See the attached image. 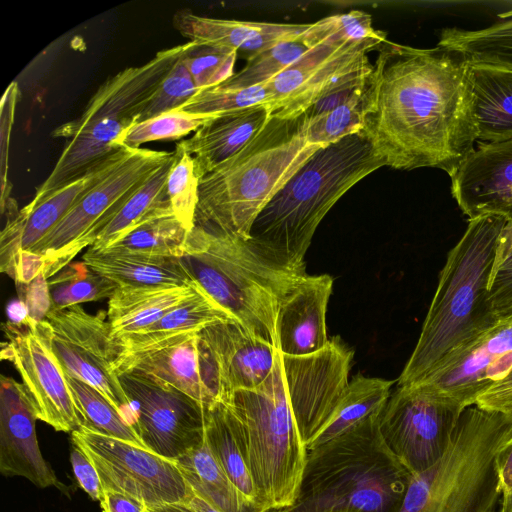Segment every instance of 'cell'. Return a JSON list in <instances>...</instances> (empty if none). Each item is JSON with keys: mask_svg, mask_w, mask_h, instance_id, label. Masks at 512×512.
Masks as SVG:
<instances>
[{"mask_svg": "<svg viewBox=\"0 0 512 512\" xmlns=\"http://www.w3.org/2000/svg\"><path fill=\"white\" fill-rule=\"evenodd\" d=\"M362 118L361 132L386 166L450 175L478 142L468 61L387 40L365 85Z\"/></svg>", "mask_w": 512, "mask_h": 512, "instance_id": "cell-1", "label": "cell"}, {"mask_svg": "<svg viewBox=\"0 0 512 512\" xmlns=\"http://www.w3.org/2000/svg\"><path fill=\"white\" fill-rule=\"evenodd\" d=\"M383 166L362 132L319 148L258 214L248 241L273 262L305 270L304 257L322 219L349 189Z\"/></svg>", "mask_w": 512, "mask_h": 512, "instance_id": "cell-2", "label": "cell"}, {"mask_svg": "<svg viewBox=\"0 0 512 512\" xmlns=\"http://www.w3.org/2000/svg\"><path fill=\"white\" fill-rule=\"evenodd\" d=\"M506 219H471L449 251L416 346L398 378V386L420 382L448 354L497 321L488 290L497 245Z\"/></svg>", "mask_w": 512, "mask_h": 512, "instance_id": "cell-3", "label": "cell"}, {"mask_svg": "<svg viewBox=\"0 0 512 512\" xmlns=\"http://www.w3.org/2000/svg\"><path fill=\"white\" fill-rule=\"evenodd\" d=\"M379 416L308 449L297 499L280 511L399 512L413 475L385 444Z\"/></svg>", "mask_w": 512, "mask_h": 512, "instance_id": "cell-4", "label": "cell"}, {"mask_svg": "<svg viewBox=\"0 0 512 512\" xmlns=\"http://www.w3.org/2000/svg\"><path fill=\"white\" fill-rule=\"evenodd\" d=\"M321 147L306 140L301 116L271 117L242 150L200 178L195 225L249 240L258 214Z\"/></svg>", "mask_w": 512, "mask_h": 512, "instance_id": "cell-5", "label": "cell"}, {"mask_svg": "<svg viewBox=\"0 0 512 512\" xmlns=\"http://www.w3.org/2000/svg\"><path fill=\"white\" fill-rule=\"evenodd\" d=\"M180 261L192 281L251 334L276 348L280 304L306 273L285 268L248 241L195 225Z\"/></svg>", "mask_w": 512, "mask_h": 512, "instance_id": "cell-6", "label": "cell"}, {"mask_svg": "<svg viewBox=\"0 0 512 512\" xmlns=\"http://www.w3.org/2000/svg\"><path fill=\"white\" fill-rule=\"evenodd\" d=\"M185 48L186 43L161 50L148 62L118 72L98 88L80 117L56 128L53 137L65 138L66 145L29 204L109 161L120 150V136L138 121Z\"/></svg>", "mask_w": 512, "mask_h": 512, "instance_id": "cell-7", "label": "cell"}, {"mask_svg": "<svg viewBox=\"0 0 512 512\" xmlns=\"http://www.w3.org/2000/svg\"><path fill=\"white\" fill-rule=\"evenodd\" d=\"M511 435V415L467 407L444 456L413 475L399 512L494 511L501 498L496 456Z\"/></svg>", "mask_w": 512, "mask_h": 512, "instance_id": "cell-8", "label": "cell"}, {"mask_svg": "<svg viewBox=\"0 0 512 512\" xmlns=\"http://www.w3.org/2000/svg\"><path fill=\"white\" fill-rule=\"evenodd\" d=\"M238 417L261 512H277L297 499L307 448L286 392L279 352L269 376L257 387L222 399Z\"/></svg>", "mask_w": 512, "mask_h": 512, "instance_id": "cell-9", "label": "cell"}, {"mask_svg": "<svg viewBox=\"0 0 512 512\" xmlns=\"http://www.w3.org/2000/svg\"><path fill=\"white\" fill-rule=\"evenodd\" d=\"M172 152L121 148L105 172L79 197L56 227L23 259L15 283L56 275L86 247L122 203Z\"/></svg>", "mask_w": 512, "mask_h": 512, "instance_id": "cell-10", "label": "cell"}, {"mask_svg": "<svg viewBox=\"0 0 512 512\" xmlns=\"http://www.w3.org/2000/svg\"><path fill=\"white\" fill-rule=\"evenodd\" d=\"M36 327L64 373L99 390L131 424V403L114 368L123 347L107 311L90 314L80 305L50 310Z\"/></svg>", "mask_w": 512, "mask_h": 512, "instance_id": "cell-11", "label": "cell"}, {"mask_svg": "<svg viewBox=\"0 0 512 512\" xmlns=\"http://www.w3.org/2000/svg\"><path fill=\"white\" fill-rule=\"evenodd\" d=\"M386 41L371 39L310 47L264 84L271 117L297 119L333 93L364 86L372 71L367 55Z\"/></svg>", "mask_w": 512, "mask_h": 512, "instance_id": "cell-12", "label": "cell"}, {"mask_svg": "<svg viewBox=\"0 0 512 512\" xmlns=\"http://www.w3.org/2000/svg\"><path fill=\"white\" fill-rule=\"evenodd\" d=\"M464 410L423 384L397 386L379 416L378 427L394 456L417 475L444 456Z\"/></svg>", "mask_w": 512, "mask_h": 512, "instance_id": "cell-13", "label": "cell"}, {"mask_svg": "<svg viewBox=\"0 0 512 512\" xmlns=\"http://www.w3.org/2000/svg\"><path fill=\"white\" fill-rule=\"evenodd\" d=\"M71 440L93 462L103 489L130 495L149 509L186 502L193 494L175 461L145 447L82 426Z\"/></svg>", "mask_w": 512, "mask_h": 512, "instance_id": "cell-14", "label": "cell"}, {"mask_svg": "<svg viewBox=\"0 0 512 512\" xmlns=\"http://www.w3.org/2000/svg\"><path fill=\"white\" fill-rule=\"evenodd\" d=\"M143 446L175 461L205 441L202 403L149 375L119 374Z\"/></svg>", "mask_w": 512, "mask_h": 512, "instance_id": "cell-15", "label": "cell"}, {"mask_svg": "<svg viewBox=\"0 0 512 512\" xmlns=\"http://www.w3.org/2000/svg\"><path fill=\"white\" fill-rule=\"evenodd\" d=\"M278 352L289 403L307 448L331 419L349 384L353 351L333 337L312 354Z\"/></svg>", "mask_w": 512, "mask_h": 512, "instance_id": "cell-16", "label": "cell"}, {"mask_svg": "<svg viewBox=\"0 0 512 512\" xmlns=\"http://www.w3.org/2000/svg\"><path fill=\"white\" fill-rule=\"evenodd\" d=\"M511 372L512 317H509L452 351L418 383L466 409Z\"/></svg>", "mask_w": 512, "mask_h": 512, "instance_id": "cell-17", "label": "cell"}, {"mask_svg": "<svg viewBox=\"0 0 512 512\" xmlns=\"http://www.w3.org/2000/svg\"><path fill=\"white\" fill-rule=\"evenodd\" d=\"M9 341L2 343L1 359L17 369L35 407L38 420L59 432L72 433L81 419L66 376L36 324L17 328L4 323Z\"/></svg>", "mask_w": 512, "mask_h": 512, "instance_id": "cell-18", "label": "cell"}, {"mask_svg": "<svg viewBox=\"0 0 512 512\" xmlns=\"http://www.w3.org/2000/svg\"><path fill=\"white\" fill-rule=\"evenodd\" d=\"M115 372L155 377L203 405L221 400L212 358L199 332L174 335L147 346L122 349Z\"/></svg>", "mask_w": 512, "mask_h": 512, "instance_id": "cell-19", "label": "cell"}, {"mask_svg": "<svg viewBox=\"0 0 512 512\" xmlns=\"http://www.w3.org/2000/svg\"><path fill=\"white\" fill-rule=\"evenodd\" d=\"M34 404L21 382L0 377V472L5 477H24L38 488L56 487L66 492L49 462L43 457L36 435Z\"/></svg>", "mask_w": 512, "mask_h": 512, "instance_id": "cell-20", "label": "cell"}, {"mask_svg": "<svg viewBox=\"0 0 512 512\" xmlns=\"http://www.w3.org/2000/svg\"><path fill=\"white\" fill-rule=\"evenodd\" d=\"M449 176L452 196L469 220H512V139L478 142Z\"/></svg>", "mask_w": 512, "mask_h": 512, "instance_id": "cell-21", "label": "cell"}, {"mask_svg": "<svg viewBox=\"0 0 512 512\" xmlns=\"http://www.w3.org/2000/svg\"><path fill=\"white\" fill-rule=\"evenodd\" d=\"M117 154V153H116ZM116 154L105 164L57 189L37 204L18 209L9 198L1 210L7 221L0 235V270L14 282L27 254L64 218L79 197L105 172Z\"/></svg>", "mask_w": 512, "mask_h": 512, "instance_id": "cell-22", "label": "cell"}, {"mask_svg": "<svg viewBox=\"0 0 512 512\" xmlns=\"http://www.w3.org/2000/svg\"><path fill=\"white\" fill-rule=\"evenodd\" d=\"M199 334L212 358L221 400L234 391L257 387L271 373L276 348L235 319L216 322Z\"/></svg>", "mask_w": 512, "mask_h": 512, "instance_id": "cell-23", "label": "cell"}, {"mask_svg": "<svg viewBox=\"0 0 512 512\" xmlns=\"http://www.w3.org/2000/svg\"><path fill=\"white\" fill-rule=\"evenodd\" d=\"M332 290L330 275L305 274L287 293L276 319V348L282 354L308 355L328 344L326 312Z\"/></svg>", "mask_w": 512, "mask_h": 512, "instance_id": "cell-24", "label": "cell"}, {"mask_svg": "<svg viewBox=\"0 0 512 512\" xmlns=\"http://www.w3.org/2000/svg\"><path fill=\"white\" fill-rule=\"evenodd\" d=\"M173 26L189 42L233 49L247 60L279 43L298 39L309 24L218 19L182 9L174 14Z\"/></svg>", "mask_w": 512, "mask_h": 512, "instance_id": "cell-25", "label": "cell"}, {"mask_svg": "<svg viewBox=\"0 0 512 512\" xmlns=\"http://www.w3.org/2000/svg\"><path fill=\"white\" fill-rule=\"evenodd\" d=\"M270 118L266 103L220 114L178 144L192 156L200 179L242 150Z\"/></svg>", "mask_w": 512, "mask_h": 512, "instance_id": "cell-26", "label": "cell"}, {"mask_svg": "<svg viewBox=\"0 0 512 512\" xmlns=\"http://www.w3.org/2000/svg\"><path fill=\"white\" fill-rule=\"evenodd\" d=\"M197 290L195 282L187 286H118L108 299L107 320L113 337L120 340L145 330Z\"/></svg>", "mask_w": 512, "mask_h": 512, "instance_id": "cell-27", "label": "cell"}, {"mask_svg": "<svg viewBox=\"0 0 512 512\" xmlns=\"http://www.w3.org/2000/svg\"><path fill=\"white\" fill-rule=\"evenodd\" d=\"M468 63L477 141L512 139V68Z\"/></svg>", "mask_w": 512, "mask_h": 512, "instance_id": "cell-28", "label": "cell"}, {"mask_svg": "<svg viewBox=\"0 0 512 512\" xmlns=\"http://www.w3.org/2000/svg\"><path fill=\"white\" fill-rule=\"evenodd\" d=\"M83 262L118 286H187L194 283L180 258L88 249Z\"/></svg>", "mask_w": 512, "mask_h": 512, "instance_id": "cell-29", "label": "cell"}, {"mask_svg": "<svg viewBox=\"0 0 512 512\" xmlns=\"http://www.w3.org/2000/svg\"><path fill=\"white\" fill-rule=\"evenodd\" d=\"M204 430L205 441L217 463L247 502L261 512L247 462L242 426L225 401L204 406Z\"/></svg>", "mask_w": 512, "mask_h": 512, "instance_id": "cell-30", "label": "cell"}, {"mask_svg": "<svg viewBox=\"0 0 512 512\" xmlns=\"http://www.w3.org/2000/svg\"><path fill=\"white\" fill-rule=\"evenodd\" d=\"M194 493L221 512H259L251 506L213 457L204 441L175 460Z\"/></svg>", "mask_w": 512, "mask_h": 512, "instance_id": "cell-31", "label": "cell"}, {"mask_svg": "<svg viewBox=\"0 0 512 512\" xmlns=\"http://www.w3.org/2000/svg\"><path fill=\"white\" fill-rule=\"evenodd\" d=\"M393 381L366 377H353L329 422L307 446V450L356 427L381 414L390 395Z\"/></svg>", "mask_w": 512, "mask_h": 512, "instance_id": "cell-32", "label": "cell"}, {"mask_svg": "<svg viewBox=\"0 0 512 512\" xmlns=\"http://www.w3.org/2000/svg\"><path fill=\"white\" fill-rule=\"evenodd\" d=\"M188 233L173 214L168 200L102 250L181 258Z\"/></svg>", "mask_w": 512, "mask_h": 512, "instance_id": "cell-33", "label": "cell"}, {"mask_svg": "<svg viewBox=\"0 0 512 512\" xmlns=\"http://www.w3.org/2000/svg\"><path fill=\"white\" fill-rule=\"evenodd\" d=\"M227 319H233L203 289L167 312L145 330L118 340L123 349L147 346L162 339L204 328Z\"/></svg>", "mask_w": 512, "mask_h": 512, "instance_id": "cell-34", "label": "cell"}, {"mask_svg": "<svg viewBox=\"0 0 512 512\" xmlns=\"http://www.w3.org/2000/svg\"><path fill=\"white\" fill-rule=\"evenodd\" d=\"M501 17L502 20L482 29L445 28L437 46L472 63L512 68V12Z\"/></svg>", "mask_w": 512, "mask_h": 512, "instance_id": "cell-35", "label": "cell"}, {"mask_svg": "<svg viewBox=\"0 0 512 512\" xmlns=\"http://www.w3.org/2000/svg\"><path fill=\"white\" fill-rule=\"evenodd\" d=\"M174 160L175 152H172L171 156L122 203L98 233L90 249H105L168 201L166 180Z\"/></svg>", "mask_w": 512, "mask_h": 512, "instance_id": "cell-36", "label": "cell"}, {"mask_svg": "<svg viewBox=\"0 0 512 512\" xmlns=\"http://www.w3.org/2000/svg\"><path fill=\"white\" fill-rule=\"evenodd\" d=\"M65 376L82 427L144 447L131 424L99 390L80 379Z\"/></svg>", "mask_w": 512, "mask_h": 512, "instance_id": "cell-37", "label": "cell"}, {"mask_svg": "<svg viewBox=\"0 0 512 512\" xmlns=\"http://www.w3.org/2000/svg\"><path fill=\"white\" fill-rule=\"evenodd\" d=\"M51 310L110 298L117 289L113 281L92 270L83 261L71 262L48 279Z\"/></svg>", "mask_w": 512, "mask_h": 512, "instance_id": "cell-38", "label": "cell"}, {"mask_svg": "<svg viewBox=\"0 0 512 512\" xmlns=\"http://www.w3.org/2000/svg\"><path fill=\"white\" fill-rule=\"evenodd\" d=\"M365 85L355 90L345 102L331 110L313 115L303 114L302 130L306 140L310 144L324 147L361 132Z\"/></svg>", "mask_w": 512, "mask_h": 512, "instance_id": "cell-39", "label": "cell"}, {"mask_svg": "<svg viewBox=\"0 0 512 512\" xmlns=\"http://www.w3.org/2000/svg\"><path fill=\"white\" fill-rule=\"evenodd\" d=\"M217 115H204L175 109L138 121L119 138L118 147L138 149L144 143L157 140H176L195 132Z\"/></svg>", "mask_w": 512, "mask_h": 512, "instance_id": "cell-40", "label": "cell"}, {"mask_svg": "<svg viewBox=\"0 0 512 512\" xmlns=\"http://www.w3.org/2000/svg\"><path fill=\"white\" fill-rule=\"evenodd\" d=\"M371 39L386 40V34L374 29L371 15L360 10L328 16L309 24L301 40L307 48L316 45H340Z\"/></svg>", "mask_w": 512, "mask_h": 512, "instance_id": "cell-41", "label": "cell"}, {"mask_svg": "<svg viewBox=\"0 0 512 512\" xmlns=\"http://www.w3.org/2000/svg\"><path fill=\"white\" fill-rule=\"evenodd\" d=\"M308 49L301 37L279 43L248 58L243 69L234 73L219 85L233 89L263 85L284 71Z\"/></svg>", "mask_w": 512, "mask_h": 512, "instance_id": "cell-42", "label": "cell"}, {"mask_svg": "<svg viewBox=\"0 0 512 512\" xmlns=\"http://www.w3.org/2000/svg\"><path fill=\"white\" fill-rule=\"evenodd\" d=\"M174 152L175 160L166 180L167 197L175 217L191 231L195 226L200 179L192 156L179 144Z\"/></svg>", "mask_w": 512, "mask_h": 512, "instance_id": "cell-43", "label": "cell"}, {"mask_svg": "<svg viewBox=\"0 0 512 512\" xmlns=\"http://www.w3.org/2000/svg\"><path fill=\"white\" fill-rule=\"evenodd\" d=\"M238 52L222 46L187 42L182 59L199 90L217 86L234 74Z\"/></svg>", "mask_w": 512, "mask_h": 512, "instance_id": "cell-44", "label": "cell"}, {"mask_svg": "<svg viewBox=\"0 0 512 512\" xmlns=\"http://www.w3.org/2000/svg\"><path fill=\"white\" fill-rule=\"evenodd\" d=\"M267 99L268 93L264 84L245 89L217 85L199 90L180 109L195 114L220 115L266 103Z\"/></svg>", "mask_w": 512, "mask_h": 512, "instance_id": "cell-45", "label": "cell"}, {"mask_svg": "<svg viewBox=\"0 0 512 512\" xmlns=\"http://www.w3.org/2000/svg\"><path fill=\"white\" fill-rule=\"evenodd\" d=\"M487 300L497 321L512 315V220H506L499 236Z\"/></svg>", "mask_w": 512, "mask_h": 512, "instance_id": "cell-46", "label": "cell"}, {"mask_svg": "<svg viewBox=\"0 0 512 512\" xmlns=\"http://www.w3.org/2000/svg\"><path fill=\"white\" fill-rule=\"evenodd\" d=\"M198 91L181 55L146 103L138 121L180 109Z\"/></svg>", "mask_w": 512, "mask_h": 512, "instance_id": "cell-47", "label": "cell"}, {"mask_svg": "<svg viewBox=\"0 0 512 512\" xmlns=\"http://www.w3.org/2000/svg\"><path fill=\"white\" fill-rule=\"evenodd\" d=\"M18 299L21 300L34 323L42 322L51 310V295L48 279L43 273L29 283H15Z\"/></svg>", "mask_w": 512, "mask_h": 512, "instance_id": "cell-48", "label": "cell"}, {"mask_svg": "<svg viewBox=\"0 0 512 512\" xmlns=\"http://www.w3.org/2000/svg\"><path fill=\"white\" fill-rule=\"evenodd\" d=\"M70 463L80 488H82L91 499L100 501L103 487L99 474L86 453L73 443L70 452Z\"/></svg>", "mask_w": 512, "mask_h": 512, "instance_id": "cell-49", "label": "cell"}, {"mask_svg": "<svg viewBox=\"0 0 512 512\" xmlns=\"http://www.w3.org/2000/svg\"><path fill=\"white\" fill-rule=\"evenodd\" d=\"M99 502L102 512H149L145 503L113 489H103Z\"/></svg>", "mask_w": 512, "mask_h": 512, "instance_id": "cell-50", "label": "cell"}, {"mask_svg": "<svg viewBox=\"0 0 512 512\" xmlns=\"http://www.w3.org/2000/svg\"><path fill=\"white\" fill-rule=\"evenodd\" d=\"M496 467L501 490L500 499H512V435L498 451Z\"/></svg>", "mask_w": 512, "mask_h": 512, "instance_id": "cell-51", "label": "cell"}, {"mask_svg": "<svg viewBox=\"0 0 512 512\" xmlns=\"http://www.w3.org/2000/svg\"><path fill=\"white\" fill-rule=\"evenodd\" d=\"M6 315L8 319L7 323L13 327L26 328L36 324L31 321L25 304L19 299L12 300L8 303Z\"/></svg>", "mask_w": 512, "mask_h": 512, "instance_id": "cell-52", "label": "cell"}, {"mask_svg": "<svg viewBox=\"0 0 512 512\" xmlns=\"http://www.w3.org/2000/svg\"><path fill=\"white\" fill-rule=\"evenodd\" d=\"M149 512H195L187 503L181 502L149 509Z\"/></svg>", "mask_w": 512, "mask_h": 512, "instance_id": "cell-53", "label": "cell"}, {"mask_svg": "<svg viewBox=\"0 0 512 512\" xmlns=\"http://www.w3.org/2000/svg\"><path fill=\"white\" fill-rule=\"evenodd\" d=\"M498 512H512V499H500V509Z\"/></svg>", "mask_w": 512, "mask_h": 512, "instance_id": "cell-54", "label": "cell"}, {"mask_svg": "<svg viewBox=\"0 0 512 512\" xmlns=\"http://www.w3.org/2000/svg\"><path fill=\"white\" fill-rule=\"evenodd\" d=\"M500 412H503V413H506V414L512 416V403H510L509 405L505 406Z\"/></svg>", "mask_w": 512, "mask_h": 512, "instance_id": "cell-55", "label": "cell"}, {"mask_svg": "<svg viewBox=\"0 0 512 512\" xmlns=\"http://www.w3.org/2000/svg\"><path fill=\"white\" fill-rule=\"evenodd\" d=\"M489 512H495V511H489Z\"/></svg>", "mask_w": 512, "mask_h": 512, "instance_id": "cell-56", "label": "cell"}, {"mask_svg": "<svg viewBox=\"0 0 512 512\" xmlns=\"http://www.w3.org/2000/svg\"><path fill=\"white\" fill-rule=\"evenodd\" d=\"M277 512H283V511H277Z\"/></svg>", "mask_w": 512, "mask_h": 512, "instance_id": "cell-57", "label": "cell"}, {"mask_svg": "<svg viewBox=\"0 0 512 512\" xmlns=\"http://www.w3.org/2000/svg\"><path fill=\"white\" fill-rule=\"evenodd\" d=\"M511 317H512V315H511Z\"/></svg>", "mask_w": 512, "mask_h": 512, "instance_id": "cell-58", "label": "cell"}]
</instances>
